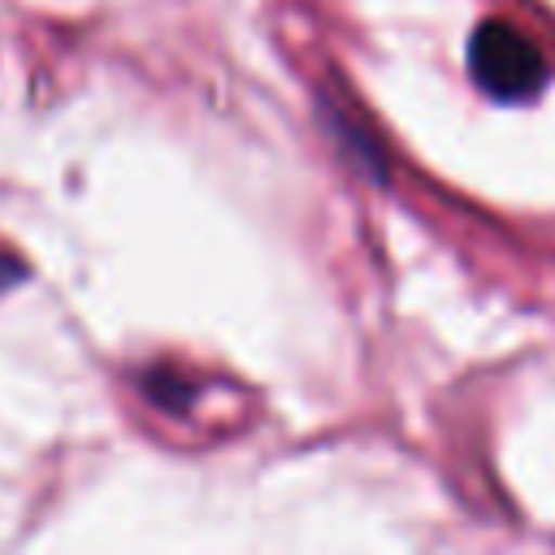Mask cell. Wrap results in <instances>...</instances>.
Here are the masks:
<instances>
[{"instance_id": "obj_1", "label": "cell", "mask_w": 555, "mask_h": 555, "mask_svg": "<svg viewBox=\"0 0 555 555\" xmlns=\"http://www.w3.org/2000/svg\"><path fill=\"white\" fill-rule=\"evenodd\" d=\"M468 74L499 104H525L546 87L542 48L512 22L486 17L468 39Z\"/></svg>"}, {"instance_id": "obj_2", "label": "cell", "mask_w": 555, "mask_h": 555, "mask_svg": "<svg viewBox=\"0 0 555 555\" xmlns=\"http://www.w3.org/2000/svg\"><path fill=\"white\" fill-rule=\"evenodd\" d=\"M13 282H22V260L9 256V251H0V291H9Z\"/></svg>"}]
</instances>
